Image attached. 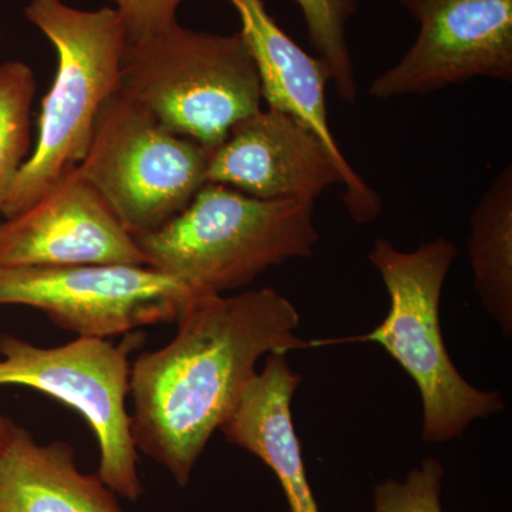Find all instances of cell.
I'll return each instance as SVG.
<instances>
[{
    "instance_id": "6da1fadb",
    "label": "cell",
    "mask_w": 512,
    "mask_h": 512,
    "mask_svg": "<svg viewBox=\"0 0 512 512\" xmlns=\"http://www.w3.org/2000/svg\"><path fill=\"white\" fill-rule=\"evenodd\" d=\"M175 323L168 345L141 353L131 365V434L138 451L187 487L258 360L311 348V342L296 335L301 315L295 305L269 288L194 295Z\"/></svg>"
},
{
    "instance_id": "7a4b0ae2",
    "label": "cell",
    "mask_w": 512,
    "mask_h": 512,
    "mask_svg": "<svg viewBox=\"0 0 512 512\" xmlns=\"http://www.w3.org/2000/svg\"><path fill=\"white\" fill-rule=\"evenodd\" d=\"M136 239L147 266L197 295H222L269 268L311 258L319 232L315 201L259 200L207 183L177 217Z\"/></svg>"
},
{
    "instance_id": "3957f363",
    "label": "cell",
    "mask_w": 512,
    "mask_h": 512,
    "mask_svg": "<svg viewBox=\"0 0 512 512\" xmlns=\"http://www.w3.org/2000/svg\"><path fill=\"white\" fill-rule=\"evenodd\" d=\"M458 255L454 242L436 238L414 251H400L379 238L369 252L390 298V309L372 332L335 340H312V346L369 342L382 346L412 377L423 403L421 437L446 443L463 436L473 421L504 412L498 392L480 390L461 376L444 345L440 299Z\"/></svg>"
},
{
    "instance_id": "277c9868",
    "label": "cell",
    "mask_w": 512,
    "mask_h": 512,
    "mask_svg": "<svg viewBox=\"0 0 512 512\" xmlns=\"http://www.w3.org/2000/svg\"><path fill=\"white\" fill-rule=\"evenodd\" d=\"M25 15L55 47L57 69L42 100L36 146L3 205L5 218L28 210L83 163L97 114L119 90L126 47L116 9L82 10L63 0H32Z\"/></svg>"
},
{
    "instance_id": "5b68a950",
    "label": "cell",
    "mask_w": 512,
    "mask_h": 512,
    "mask_svg": "<svg viewBox=\"0 0 512 512\" xmlns=\"http://www.w3.org/2000/svg\"><path fill=\"white\" fill-rule=\"evenodd\" d=\"M119 92L171 133L211 150L262 110L261 83L241 33L197 32L178 22L126 42Z\"/></svg>"
},
{
    "instance_id": "8992f818",
    "label": "cell",
    "mask_w": 512,
    "mask_h": 512,
    "mask_svg": "<svg viewBox=\"0 0 512 512\" xmlns=\"http://www.w3.org/2000/svg\"><path fill=\"white\" fill-rule=\"evenodd\" d=\"M211 148L177 136L117 90L97 114L80 174L133 237L168 224L207 184Z\"/></svg>"
},
{
    "instance_id": "52a82bcc",
    "label": "cell",
    "mask_w": 512,
    "mask_h": 512,
    "mask_svg": "<svg viewBox=\"0 0 512 512\" xmlns=\"http://www.w3.org/2000/svg\"><path fill=\"white\" fill-rule=\"evenodd\" d=\"M146 333H126L119 345L107 339L77 338L59 348H40L0 333V387L15 384L55 397L79 412L100 447L97 476L126 500H140L138 450L131 434L126 400L130 394V355Z\"/></svg>"
},
{
    "instance_id": "ba28073f",
    "label": "cell",
    "mask_w": 512,
    "mask_h": 512,
    "mask_svg": "<svg viewBox=\"0 0 512 512\" xmlns=\"http://www.w3.org/2000/svg\"><path fill=\"white\" fill-rule=\"evenodd\" d=\"M197 293L147 265L0 268V305L39 309L80 338L107 339L173 323Z\"/></svg>"
},
{
    "instance_id": "9c48e42d",
    "label": "cell",
    "mask_w": 512,
    "mask_h": 512,
    "mask_svg": "<svg viewBox=\"0 0 512 512\" xmlns=\"http://www.w3.org/2000/svg\"><path fill=\"white\" fill-rule=\"evenodd\" d=\"M416 42L369 86L377 100L426 96L453 84L512 82V0H400Z\"/></svg>"
},
{
    "instance_id": "30bf717a",
    "label": "cell",
    "mask_w": 512,
    "mask_h": 512,
    "mask_svg": "<svg viewBox=\"0 0 512 512\" xmlns=\"http://www.w3.org/2000/svg\"><path fill=\"white\" fill-rule=\"evenodd\" d=\"M110 264L147 259L79 167L28 210L0 222V268Z\"/></svg>"
},
{
    "instance_id": "8fae6325",
    "label": "cell",
    "mask_w": 512,
    "mask_h": 512,
    "mask_svg": "<svg viewBox=\"0 0 512 512\" xmlns=\"http://www.w3.org/2000/svg\"><path fill=\"white\" fill-rule=\"evenodd\" d=\"M241 20V33L254 60L262 100L268 109L281 111L312 131L328 148L342 173V201L357 224H369L382 214L379 192L366 183L340 150L330 130L326 86L328 66L319 57L308 55L286 35L269 15L264 0H228Z\"/></svg>"
},
{
    "instance_id": "7c38bea8",
    "label": "cell",
    "mask_w": 512,
    "mask_h": 512,
    "mask_svg": "<svg viewBox=\"0 0 512 512\" xmlns=\"http://www.w3.org/2000/svg\"><path fill=\"white\" fill-rule=\"evenodd\" d=\"M207 183L259 200L316 201L343 178L335 158L312 131L288 114L258 111L239 121L212 150Z\"/></svg>"
},
{
    "instance_id": "4fadbf2b",
    "label": "cell",
    "mask_w": 512,
    "mask_h": 512,
    "mask_svg": "<svg viewBox=\"0 0 512 512\" xmlns=\"http://www.w3.org/2000/svg\"><path fill=\"white\" fill-rule=\"evenodd\" d=\"M302 377L282 353L266 356L220 430L228 443L244 448L274 471L289 512H320L306 476L292 399Z\"/></svg>"
},
{
    "instance_id": "5bb4252c",
    "label": "cell",
    "mask_w": 512,
    "mask_h": 512,
    "mask_svg": "<svg viewBox=\"0 0 512 512\" xmlns=\"http://www.w3.org/2000/svg\"><path fill=\"white\" fill-rule=\"evenodd\" d=\"M97 474H84L64 441L39 444L10 424L0 453V512H124Z\"/></svg>"
},
{
    "instance_id": "9a60e30c",
    "label": "cell",
    "mask_w": 512,
    "mask_h": 512,
    "mask_svg": "<svg viewBox=\"0 0 512 512\" xmlns=\"http://www.w3.org/2000/svg\"><path fill=\"white\" fill-rule=\"evenodd\" d=\"M473 286L505 338L512 335V167L491 181L471 212L467 241Z\"/></svg>"
},
{
    "instance_id": "2e32d148",
    "label": "cell",
    "mask_w": 512,
    "mask_h": 512,
    "mask_svg": "<svg viewBox=\"0 0 512 512\" xmlns=\"http://www.w3.org/2000/svg\"><path fill=\"white\" fill-rule=\"evenodd\" d=\"M36 79L28 64H0V215L32 148L30 110Z\"/></svg>"
},
{
    "instance_id": "e0dca14e",
    "label": "cell",
    "mask_w": 512,
    "mask_h": 512,
    "mask_svg": "<svg viewBox=\"0 0 512 512\" xmlns=\"http://www.w3.org/2000/svg\"><path fill=\"white\" fill-rule=\"evenodd\" d=\"M308 26L309 40L328 66L330 83L340 100H357V82L346 25L357 12L359 0H295Z\"/></svg>"
},
{
    "instance_id": "ac0fdd59",
    "label": "cell",
    "mask_w": 512,
    "mask_h": 512,
    "mask_svg": "<svg viewBox=\"0 0 512 512\" xmlns=\"http://www.w3.org/2000/svg\"><path fill=\"white\" fill-rule=\"evenodd\" d=\"M443 477V464L436 458H424L403 481L390 478L376 485L373 512H443Z\"/></svg>"
},
{
    "instance_id": "d6986e66",
    "label": "cell",
    "mask_w": 512,
    "mask_h": 512,
    "mask_svg": "<svg viewBox=\"0 0 512 512\" xmlns=\"http://www.w3.org/2000/svg\"><path fill=\"white\" fill-rule=\"evenodd\" d=\"M117 6L126 42L136 43L163 32L177 23L183 0H113Z\"/></svg>"
},
{
    "instance_id": "ffe728a7",
    "label": "cell",
    "mask_w": 512,
    "mask_h": 512,
    "mask_svg": "<svg viewBox=\"0 0 512 512\" xmlns=\"http://www.w3.org/2000/svg\"><path fill=\"white\" fill-rule=\"evenodd\" d=\"M12 420H9L0 409V453H2L3 447H5L6 439H8V433Z\"/></svg>"
}]
</instances>
